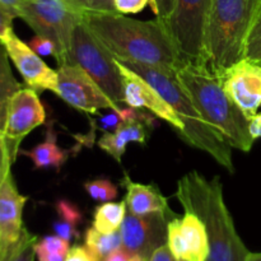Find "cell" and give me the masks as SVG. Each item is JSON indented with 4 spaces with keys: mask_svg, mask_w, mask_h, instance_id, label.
<instances>
[{
    "mask_svg": "<svg viewBox=\"0 0 261 261\" xmlns=\"http://www.w3.org/2000/svg\"><path fill=\"white\" fill-rule=\"evenodd\" d=\"M24 2L25 0H0V3L14 15V18H19Z\"/></svg>",
    "mask_w": 261,
    "mask_h": 261,
    "instance_id": "f35d334b",
    "label": "cell"
},
{
    "mask_svg": "<svg viewBox=\"0 0 261 261\" xmlns=\"http://www.w3.org/2000/svg\"><path fill=\"white\" fill-rule=\"evenodd\" d=\"M14 15L0 3V41L4 42L5 38L13 33V20H14Z\"/></svg>",
    "mask_w": 261,
    "mask_h": 261,
    "instance_id": "d6a6232c",
    "label": "cell"
},
{
    "mask_svg": "<svg viewBox=\"0 0 261 261\" xmlns=\"http://www.w3.org/2000/svg\"><path fill=\"white\" fill-rule=\"evenodd\" d=\"M153 121L154 117L140 112L139 116L124 122L114 132L103 133L97 144L116 162H121L122 155L126 152L127 144L130 143L145 144L149 130L153 127Z\"/></svg>",
    "mask_w": 261,
    "mask_h": 261,
    "instance_id": "2e32d148",
    "label": "cell"
},
{
    "mask_svg": "<svg viewBox=\"0 0 261 261\" xmlns=\"http://www.w3.org/2000/svg\"><path fill=\"white\" fill-rule=\"evenodd\" d=\"M172 218L161 213L148 216L126 214L120 228L122 247L149 260L150 255L167 244V224Z\"/></svg>",
    "mask_w": 261,
    "mask_h": 261,
    "instance_id": "7c38bea8",
    "label": "cell"
},
{
    "mask_svg": "<svg viewBox=\"0 0 261 261\" xmlns=\"http://www.w3.org/2000/svg\"><path fill=\"white\" fill-rule=\"evenodd\" d=\"M55 211L56 216H58L53 224L55 234L63 237L69 242L78 239V226L83 221V214H82L81 209L71 201L66 200V199H60L56 201Z\"/></svg>",
    "mask_w": 261,
    "mask_h": 261,
    "instance_id": "ffe728a7",
    "label": "cell"
},
{
    "mask_svg": "<svg viewBox=\"0 0 261 261\" xmlns=\"http://www.w3.org/2000/svg\"><path fill=\"white\" fill-rule=\"evenodd\" d=\"M130 261H148V259H145V257L140 256V255H133L132 260Z\"/></svg>",
    "mask_w": 261,
    "mask_h": 261,
    "instance_id": "b9f144b4",
    "label": "cell"
},
{
    "mask_svg": "<svg viewBox=\"0 0 261 261\" xmlns=\"http://www.w3.org/2000/svg\"><path fill=\"white\" fill-rule=\"evenodd\" d=\"M247 261H261V252H250Z\"/></svg>",
    "mask_w": 261,
    "mask_h": 261,
    "instance_id": "60d3db41",
    "label": "cell"
},
{
    "mask_svg": "<svg viewBox=\"0 0 261 261\" xmlns=\"http://www.w3.org/2000/svg\"><path fill=\"white\" fill-rule=\"evenodd\" d=\"M84 24L116 60L152 66L170 75L182 68L162 20H138L117 12H86Z\"/></svg>",
    "mask_w": 261,
    "mask_h": 261,
    "instance_id": "6da1fadb",
    "label": "cell"
},
{
    "mask_svg": "<svg viewBox=\"0 0 261 261\" xmlns=\"http://www.w3.org/2000/svg\"><path fill=\"white\" fill-rule=\"evenodd\" d=\"M45 121L46 111L38 92L22 87L10 98L2 135L12 163L17 161L22 140Z\"/></svg>",
    "mask_w": 261,
    "mask_h": 261,
    "instance_id": "9c48e42d",
    "label": "cell"
},
{
    "mask_svg": "<svg viewBox=\"0 0 261 261\" xmlns=\"http://www.w3.org/2000/svg\"><path fill=\"white\" fill-rule=\"evenodd\" d=\"M61 2L82 14L86 12H116L114 0H61Z\"/></svg>",
    "mask_w": 261,
    "mask_h": 261,
    "instance_id": "f546056e",
    "label": "cell"
},
{
    "mask_svg": "<svg viewBox=\"0 0 261 261\" xmlns=\"http://www.w3.org/2000/svg\"><path fill=\"white\" fill-rule=\"evenodd\" d=\"M84 245L97 260L102 261L112 251L122 246L121 233L120 231L114 232V233H102L92 226L87 228L84 233Z\"/></svg>",
    "mask_w": 261,
    "mask_h": 261,
    "instance_id": "603a6c76",
    "label": "cell"
},
{
    "mask_svg": "<svg viewBox=\"0 0 261 261\" xmlns=\"http://www.w3.org/2000/svg\"><path fill=\"white\" fill-rule=\"evenodd\" d=\"M181 229L188 249L186 261H206L209 256V241L205 226L196 214L185 211L181 218Z\"/></svg>",
    "mask_w": 261,
    "mask_h": 261,
    "instance_id": "d6986e66",
    "label": "cell"
},
{
    "mask_svg": "<svg viewBox=\"0 0 261 261\" xmlns=\"http://www.w3.org/2000/svg\"><path fill=\"white\" fill-rule=\"evenodd\" d=\"M84 190L91 199L99 203H109L115 200L119 195V190L115 184L107 178H96L84 182Z\"/></svg>",
    "mask_w": 261,
    "mask_h": 261,
    "instance_id": "484cf974",
    "label": "cell"
},
{
    "mask_svg": "<svg viewBox=\"0 0 261 261\" xmlns=\"http://www.w3.org/2000/svg\"><path fill=\"white\" fill-rule=\"evenodd\" d=\"M244 59L261 65V4L247 36Z\"/></svg>",
    "mask_w": 261,
    "mask_h": 261,
    "instance_id": "83f0119b",
    "label": "cell"
},
{
    "mask_svg": "<svg viewBox=\"0 0 261 261\" xmlns=\"http://www.w3.org/2000/svg\"><path fill=\"white\" fill-rule=\"evenodd\" d=\"M122 185L126 189L125 203L132 214L135 216H148L153 213H161L170 218H175V214L170 209L167 199L162 195L160 189L153 184L144 185L138 184L125 177L122 180Z\"/></svg>",
    "mask_w": 261,
    "mask_h": 261,
    "instance_id": "e0dca14e",
    "label": "cell"
},
{
    "mask_svg": "<svg viewBox=\"0 0 261 261\" xmlns=\"http://www.w3.org/2000/svg\"><path fill=\"white\" fill-rule=\"evenodd\" d=\"M19 18L36 35L53 41L58 66L69 64L73 33L83 19L82 13L71 9L61 0H25Z\"/></svg>",
    "mask_w": 261,
    "mask_h": 261,
    "instance_id": "ba28073f",
    "label": "cell"
},
{
    "mask_svg": "<svg viewBox=\"0 0 261 261\" xmlns=\"http://www.w3.org/2000/svg\"><path fill=\"white\" fill-rule=\"evenodd\" d=\"M37 240L35 234H31L27 229H24L22 239L19 240L15 249L5 261H35V245Z\"/></svg>",
    "mask_w": 261,
    "mask_h": 261,
    "instance_id": "f1b7e54d",
    "label": "cell"
},
{
    "mask_svg": "<svg viewBox=\"0 0 261 261\" xmlns=\"http://www.w3.org/2000/svg\"><path fill=\"white\" fill-rule=\"evenodd\" d=\"M155 2V12L158 19L166 20L170 17L171 12L175 5V0H154Z\"/></svg>",
    "mask_w": 261,
    "mask_h": 261,
    "instance_id": "e575fe53",
    "label": "cell"
},
{
    "mask_svg": "<svg viewBox=\"0 0 261 261\" xmlns=\"http://www.w3.org/2000/svg\"><path fill=\"white\" fill-rule=\"evenodd\" d=\"M126 216V203H102L94 209L93 227L102 233H114L120 231Z\"/></svg>",
    "mask_w": 261,
    "mask_h": 261,
    "instance_id": "7402d4cb",
    "label": "cell"
},
{
    "mask_svg": "<svg viewBox=\"0 0 261 261\" xmlns=\"http://www.w3.org/2000/svg\"><path fill=\"white\" fill-rule=\"evenodd\" d=\"M249 130L252 139L256 140L261 138V112L256 114L249 122Z\"/></svg>",
    "mask_w": 261,
    "mask_h": 261,
    "instance_id": "ab89813d",
    "label": "cell"
},
{
    "mask_svg": "<svg viewBox=\"0 0 261 261\" xmlns=\"http://www.w3.org/2000/svg\"><path fill=\"white\" fill-rule=\"evenodd\" d=\"M69 249L70 242L58 234L37 240L35 245L36 257L38 261H65Z\"/></svg>",
    "mask_w": 261,
    "mask_h": 261,
    "instance_id": "cb8c5ba5",
    "label": "cell"
},
{
    "mask_svg": "<svg viewBox=\"0 0 261 261\" xmlns=\"http://www.w3.org/2000/svg\"><path fill=\"white\" fill-rule=\"evenodd\" d=\"M132 252L127 251L125 247H119V249H116L115 251H112L111 254L109 255V256L105 259V261H130L133 257Z\"/></svg>",
    "mask_w": 261,
    "mask_h": 261,
    "instance_id": "74e56055",
    "label": "cell"
},
{
    "mask_svg": "<svg viewBox=\"0 0 261 261\" xmlns=\"http://www.w3.org/2000/svg\"><path fill=\"white\" fill-rule=\"evenodd\" d=\"M9 59L22 75L25 86L36 92L58 91V71L51 69L28 43L23 42L14 32L4 40Z\"/></svg>",
    "mask_w": 261,
    "mask_h": 261,
    "instance_id": "5bb4252c",
    "label": "cell"
},
{
    "mask_svg": "<svg viewBox=\"0 0 261 261\" xmlns=\"http://www.w3.org/2000/svg\"><path fill=\"white\" fill-rule=\"evenodd\" d=\"M148 261H180L173 256V254L171 252L170 247L167 244L162 245L161 247H158L152 255H150L149 260Z\"/></svg>",
    "mask_w": 261,
    "mask_h": 261,
    "instance_id": "d590c367",
    "label": "cell"
},
{
    "mask_svg": "<svg viewBox=\"0 0 261 261\" xmlns=\"http://www.w3.org/2000/svg\"><path fill=\"white\" fill-rule=\"evenodd\" d=\"M116 64L119 66L122 79H124V103L133 109H147L161 120L168 122L175 129V132L180 134L184 129V124L178 119L172 107L158 93L157 89L153 88L144 78L122 65L119 60H116Z\"/></svg>",
    "mask_w": 261,
    "mask_h": 261,
    "instance_id": "9a60e30c",
    "label": "cell"
},
{
    "mask_svg": "<svg viewBox=\"0 0 261 261\" xmlns=\"http://www.w3.org/2000/svg\"><path fill=\"white\" fill-rule=\"evenodd\" d=\"M28 46L40 56H54V58H55L56 55V47L55 45H54L53 41L48 40V38L42 37V36L36 35L35 37L28 42Z\"/></svg>",
    "mask_w": 261,
    "mask_h": 261,
    "instance_id": "1f68e13d",
    "label": "cell"
},
{
    "mask_svg": "<svg viewBox=\"0 0 261 261\" xmlns=\"http://www.w3.org/2000/svg\"><path fill=\"white\" fill-rule=\"evenodd\" d=\"M261 0H212L205 33V68L221 79L245 58Z\"/></svg>",
    "mask_w": 261,
    "mask_h": 261,
    "instance_id": "277c9868",
    "label": "cell"
},
{
    "mask_svg": "<svg viewBox=\"0 0 261 261\" xmlns=\"http://www.w3.org/2000/svg\"><path fill=\"white\" fill-rule=\"evenodd\" d=\"M167 245L173 256L180 261L188 260V249L181 229V219L172 218L167 224Z\"/></svg>",
    "mask_w": 261,
    "mask_h": 261,
    "instance_id": "4316f807",
    "label": "cell"
},
{
    "mask_svg": "<svg viewBox=\"0 0 261 261\" xmlns=\"http://www.w3.org/2000/svg\"><path fill=\"white\" fill-rule=\"evenodd\" d=\"M115 9L121 14H137L144 10L147 5H150L153 13L155 12L154 0H114Z\"/></svg>",
    "mask_w": 261,
    "mask_h": 261,
    "instance_id": "4dcf8cb0",
    "label": "cell"
},
{
    "mask_svg": "<svg viewBox=\"0 0 261 261\" xmlns=\"http://www.w3.org/2000/svg\"><path fill=\"white\" fill-rule=\"evenodd\" d=\"M211 4L212 0H175L170 17L162 20L182 66L206 69L205 33Z\"/></svg>",
    "mask_w": 261,
    "mask_h": 261,
    "instance_id": "8992f818",
    "label": "cell"
},
{
    "mask_svg": "<svg viewBox=\"0 0 261 261\" xmlns=\"http://www.w3.org/2000/svg\"><path fill=\"white\" fill-rule=\"evenodd\" d=\"M27 200L18 190L10 166L0 178V261L9 257L22 239L25 229L23 209Z\"/></svg>",
    "mask_w": 261,
    "mask_h": 261,
    "instance_id": "8fae6325",
    "label": "cell"
},
{
    "mask_svg": "<svg viewBox=\"0 0 261 261\" xmlns=\"http://www.w3.org/2000/svg\"><path fill=\"white\" fill-rule=\"evenodd\" d=\"M227 96L251 120L261 106V65L242 59L222 78Z\"/></svg>",
    "mask_w": 261,
    "mask_h": 261,
    "instance_id": "4fadbf2b",
    "label": "cell"
},
{
    "mask_svg": "<svg viewBox=\"0 0 261 261\" xmlns=\"http://www.w3.org/2000/svg\"><path fill=\"white\" fill-rule=\"evenodd\" d=\"M176 198L205 226L209 241L206 261H247L250 251L237 233L218 176L208 180L198 171L186 173L178 181Z\"/></svg>",
    "mask_w": 261,
    "mask_h": 261,
    "instance_id": "7a4b0ae2",
    "label": "cell"
},
{
    "mask_svg": "<svg viewBox=\"0 0 261 261\" xmlns=\"http://www.w3.org/2000/svg\"><path fill=\"white\" fill-rule=\"evenodd\" d=\"M65 261H98L94 255L87 249L86 245H74L69 249Z\"/></svg>",
    "mask_w": 261,
    "mask_h": 261,
    "instance_id": "836d02e7",
    "label": "cell"
},
{
    "mask_svg": "<svg viewBox=\"0 0 261 261\" xmlns=\"http://www.w3.org/2000/svg\"><path fill=\"white\" fill-rule=\"evenodd\" d=\"M138 75L144 78L173 109L184 124L180 138L191 147L208 153L229 173L234 172L232 148L226 140L203 119L190 97L180 86L176 75H170L152 66L133 61H120Z\"/></svg>",
    "mask_w": 261,
    "mask_h": 261,
    "instance_id": "5b68a950",
    "label": "cell"
},
{
    "mask_svg": "<svg viewBox=\"0 0 261 261\" xmlns=\"http://www.w3.org/2000/svg\"><path fill=\"white\" fill-rule=\"evenodd\" d=\"M22 88V84L15 79L9 64V55L4 43L0 41V135H3L10 98ZM3 138V137H2Z\"/></svg>",
    "mask_w": 261,
    "mask_h": 261,
    "instance_id": "44dd1931",
    "label": "cell"
},
{
    "mask_svg": "<svg viewBox=\"0 0 261 261\" xmlns=\"http://www.w3.org/2000/svg\"><path fill=\"white\" fill-rule=\"evenodd\" d=\"M69 64L83 69L116 106L124 103V79L116 60L83 20L74 30Z\"/></svg>",
    "mask_w": 261,
    "mask_h": 261,
    "instance_id": "52a82bcc",
    "label": "cell"
},
{
    "mask_svg": "<svg viewBox=\"0 0 261 261\" xmlns=\"http://www.w3.org/2000/svg\"><path fill=\"white\" fill-rule=\"evenodd\" d=\"M176 79L203 119L226 140L231 148L249 153L254 145L249 130L250 120L227 96L221 79L206 69L182 66Z\"/></svg>",
    "mask_w": 261,
    "mask_h": 261,
    "instance_id": "3957f363",
    "label": "cell"
},
{
    "mask_svg": "<svg viewBox=\"0 0 261 261\" xmlns=\"http://www.w3.org/2000/svg\"><path fill=\"white\" fill-rule=\"evenodd\" d=\"M10 166H13V163L10 161L9 155H8V150L7 147H5L4 140H3L2 135H0V178L4 175L5 170L10 167Z\"/></svg>",
    "mask_w": 261,
    "mask_h": 261,
    "instance_id": "8d00e7d4",
    "label": "cell"
},
{
    "mask_svg": "<svg viewBox=\"0 0 261 261\" xmlns=\"http://www.w3.org/2000/svg\"><path fill=\"white\" fill-rule=\"evenodd\" d=\"M56 140H58V135L54 132L53 124H50L46 132L45 140L42 143L30 150H19V153L32 161L36 170L53 167L59 171L70 157L71 149L59 147Z\"/></svg>",
    "mask_w": 261,
    "mask_h": 261,
    "instance_id": "ac0fdd59",
    "label": "cell"
},
{
    "mask_svg": "<svg viewBox=\"0 0 261 261\" xmlns=\"http://www.w3.org/2000/svg\"><path fill=\"white\" fill-rule=\"evenodd\" d=\"M102 261H105V260H102Z\"/></svg>",
    "mask_w": 261,
    "mask_h": 261,
    "instance_id": "7bdbcfd3",
    "label": "cell"
},
{
    "mask_svg": "<svg viewBox=\"0 0 261 261\" xmlns=\"http://www.w3.org/2000/svg\"><path fill=\"white\" fill-rule=\"evenodd\" d=\"M140 115L138 109H133V107H126V109H121L119 107L117 110H112L111 114L101 116L97 120H92L94 129H99L103 133L114 132L115 129L122 125L124 122L129 121V120L135 119Z\"/></svg>",
    "mask_w": 261,
    "mask_h": 261,
    "instance_id": "d4e9b609",
    "label": "cell"
},
{
    "mask_svg": "<svg viewBox=\"0 0 261 261\" xmlns=\"http://www.w3.org/2000/svg\"><path fill=\"white\" fill-rule=\"evenodd\" d=\"M56 94L74 110L87 114H96L98 110L105 109L117 110L120 107L110 101L83 69L74 64L59 66Z\"/></svg>",
    "mask_w": 261,
    "mask_h": 261,
    "instance_id": "30bf717a",
    "label": "cell"
}]
</instances>
